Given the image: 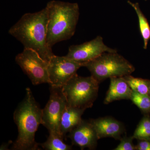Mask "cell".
<instances>
[{
  "label": "cell",
  "mask_w": 150,
  "mask_h": 150,
  "mask_svg": "<svg viewBox=\"0 0 150 150\" xmlns=\"http://www.w3.org/2000/svg\"><path fill=\"white\" fill-rule=\"evenodd\" d=\"M48 11L46 7L42 10L24 14L10 28L8 33L23 45L24 48H30L49 62L54 54L47 43Z\"/></svg>",
  "instance_id": "cell-1"
},
{
  "label": "cell",
  "mask_w": 150,
  "mask_h": 150,
  "mask_svg": "<svg viewBox=\"0 0 150 150\" xmlns=\"http://www.w3.org/2000/svg\"><path fill=\"white\" fill-rule=\"evenodd\" d=\"M42 109L35 100L30 88L14 112L13 118L18 129V136L12 149L39 150L35 141V134L42 122Z\"/></svg>",
  "instance_id": "cell-2"
},
{
  "label": "cell",
  "mask_w": 150,
  "mask_h": 150,
  "mask_svg": "<svg viewBox=\"0 0 150 150\" xmlns=\"http://www.w3.org/2000/svg\"><path fill=\"white\" fill-rule=\"evenodd\" d=\"M48 11L47 40L52 48L56 43L69 39L74 34L79 16L76 3L51 1L46 6Z\"/></svg>",
  "instance_id": "cell-3"
},
{
  "label": "cell",
  "mask_w": 150,
  "mask_h": 150,
  "mask_svg": "<svg viewBox=\"0 0 150 150\" xmlns=\"http://www.w3.org/2000/svg\"><path fill=\"white\" fill-rule=\"evenodd\" d=\"M100 83L92 76L76 74L62 87L67 104L85 110L91 108L98 96Z\"/></svg>",
  "instance_id": "cell-4"
},
{
  "label": "cell",
  "mask_w": 150,
  "mask_h": 150,
  "mask_svg": "<svg viewBox=\"0 0 150 150\" xmlns=\"http://www.w3.org/2000/svg\"><path fill=\"white\" fill-rule=\"evenodd\" d=\"M83 67L99 83L107 79L131 75L135 70V67L117 52L103 53L86 63Z\"/></svg>",
  "instance_id": "cell-5"
},
{
  "label": "cell",
  "mask_w": 150,
  "mask_h": 150,
  "mask_svg": "<svg viewBox=\"0 0 150 150\" xmlns=\"http://www.w3.org/2000/svg\"><path fill=\"white\" fill-rule=\"evenodd\" d=\"M15 61L33 84L50 83L48 72V62L43 60L37 52L30 48H24L16 55Z\"/></svg>",
  "instance_id": "cell-6"
},
{
  "label": "cell",
  "mask_w": 150,
  "mask_h": 150,
  "mask_svg": "<svg viewBox=\"0 0 150 150\" xmlns=\"http://www.w3.org/2000/svg\"><path fill=\"white\" fill-rule=\"evenodd\" d=\"M50 92L49 100L42 109L41 124L48 129L49 133H54L63 138L60 134V123L67 104V99L62 88L51 86Z\"/></svg>",
  "instance_id": "cell-7"
},
{
  "label": "cell",
  "mask_w": 150,
  "mask_h": 150,
  "mask_svg": "<svg viewBox=\"0 0 150 150\" xmlns=\"http://www.w3.org/2000/svg\"><path fill=\"white\" fill-rule=\"evenodd\" d=\"M83 64L75 62L66 56L54 55L48 62V72L51 87L62 88Z\"/></svg>",
  "instance_id": "cell-8"
},
{
  "label": "cell",
  "mask_w": 150,
  "mask_h": 150,
  "mask_svg": "<svg viewBox=\"0 0 150 150\" xmlns=\"http://www.w3.org/2000/svg\"><path fill=\"white\" fill-rule=\"evenodd\" d=\"M116 49L105 44L103 38L98 35L90 41L70 46L66 57L83 64L93 60L105 52H117Z\"/></svg>",
  "instance_id": "cell-9"
},
{
  "label": "cell",
  "mask_w": 150,
  "mask_h": 150,
  "mask_svg": "<svg viewBox=\"0 0 150 150\" xmlns=\"http://www.w3.org/2000/svg\"><path fill=\"white\" fill-rule=\"evenodd\" d=\"M68 137L73 145L83 150L96 149L99 139L96 131L90 121L82 120L80 123L69 133Z\"/></svg>",
  "instance_id": "cell-10"
},
{
  "label": "cell",
  "mask_w": 150,
  "mask_h": 150,
  "mask_svg": "<svg viewBox=\"0 0 150 150\" xmlns=\"http://www.w3.org/2000/svg\"><path fill=\"white\" fill-rule=\"evenodd\" d=\"M90 121L93 125L99 139L110 137L120 140L122 138L121 135L126 131L123 123L112 117H102Z\"/></svg>",
  "instance_id": "cell-11"
},
{
  "label": "cell",
  "mask_w": 150,
  "mask_h": 150,
  "mask_svg": "<svg viewBox=\"0 0 150 150\" xmlns=\"http://www.w3.org/2000/svg\"><path fill=\"white\" fill-rule=\"evenodd\" d=\"M109 88L104 103L108 104L115 100L131 99L133 90L124 77L110 78Z\"/></svg>",
  "instance_id": "cell-12"
},
{
  "label": "cell",
  "mask_w": 150,
  "mask_h": 150,
  "mask_svg": "<svg viewBox=\"0 0 150 150\" xmlns=\"http://www.w3.org/2000/svg\"><path fill=\"white\" fill-rule=\"evenodd\" d=\"M85 109L73 107L67 104L62 114L60 123V132L64 139L68 133L81 123Z\"/></svg>",
  "instance_id": "cell-13"
},
{
  "label": "cell",
  "mask_w": 150,
  "mask_h": 150,
  "mask_svg": "<svg viewBox=\"0 0 150 150\" xmlns=\"http://www.w3.org/2000/svg\"><path fill=\"white\" fill-rule=\"evenodd\" d=\"M128 3L134 9L137 14L139 19V25L141 35L144 40V48H147L148 42L150 39V27L146 17L144 15L140 8L138 3H132L128 1Z\"/></svg>",
  "instance_id": "cell-14"
},
{
  "label": "cell",
  "mask_w": 150,
  "mask_h": 150,
  "mask_svg": "<svg viewBox=\"0 0 150 150\" xmlns=\"http://www.w3.org/2000/svg\"><path fill=\"white\" fill-rule=\"evenodd\" d=\"M133 91L150 97V80L134 77L131 75L124 76Z\"/></svg>",
  "instance_id": "cell-15"
},
{
  "label": "cell",
  "mask_w": 150,
  "mask_h": 150,
  "mask_svg": "<svg viewBox=\"0 0 150 150\" xmlns=\"http://www.w3.org/2000/svg\"><path fill=\"white\" fill-rule=\"evenodd\" d=\"M47 140L40 144V146L46 150H70L72 149V146L65 144L64 139L57 134L49 133Z\"/></svg>",
  "instance_id": "cell-16"
},
{
  "label": "cell",
  "mask_w": 150,
  "mask_h": 150,
  "mask_svg": "<svg viewBox=\"0 0 150 150\" xmlns=\"http://www.w3.org/2000/svg\"><path fill=\"white\" fill-rule=\"evenodd\" d=\"M133 137L137 140H150V118L144 116L137 126Z\"/></svg>",
  "instance_id": "cell-17"
},
{
  "label": "cell",
  "mask_w": 150,
  "mask_h": 150,
  "mask_svg": "<svg viewBox=\"0 0 150 150\" xmlns=\"http://www.w3.org/2000/svg\"><path fill=\"white\" fill-rule=\"evenodd\" d=\"M131 101L144 113L150 112V97L141 94L133 91L131 95Z\"/></svg>",
  "instance_id": "cell-18"
},
{
  "label": "cell",
  "mask_w": 150,
  "mask_h": 150,
  "mask_svg": "<svg viewBox=\"0 0 150 150\" xmlns=\"http://www.w3.org/2000/svg\"><path fill=\"white\" fill-rule=\"evenodd\" d=\"M134 138L133 136L128 137L126 136L122 137L120 143L114 150H135L136 146L133 143Z\"/></svg>",
  "instance_id": "cell-19"
},
{
  "label": "cell",
  "mask_w": 150,
  "mask_h": 150,
  "mask_svg": "<svg viewBox=\"0 0 150 150\" xmlns=\"http://www.w3.org/2000/svg\"><path fill=\"white\" fill-rule=\"evenodd\" d=\"M136 150H150V140H138Z\"/></svg>",
  "instance_id": "cell-20"
},
{
  "label": "cell",
  "mask_w": 150,
  "mask_h": 150,
  "mask_svg": "<svg viewBox=\"0 0 150 150\" xmlns=\"http://www.w3.org/2000/svg\"><path fill=\"white\" fill-rule=\"evenodd\" d=\"M12 143V142H9L8 143L6 144H3L1 146V148H0V150H8V146L9 145H10L11 143Z\"/></svg>",
  "instance_id": "cell-21"
}]
</instances>
